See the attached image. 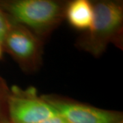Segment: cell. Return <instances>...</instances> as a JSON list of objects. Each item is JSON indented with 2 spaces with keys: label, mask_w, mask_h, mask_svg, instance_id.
Here are the masks:
<instances>
[{
  "label": "cell",
  "mask_w": 123,
  "mask_h": 123,
  "mask_svg": "<svg viewBox=\"0 0 123 123\" xmlns=\"http://www.w3.org/2000/svg\"><path fill=\"white\" fill-rule=\"evenodd\" d=\"M8 114L10 123H41L59 115L35 88L17 86L10 88Z\"/></svg>",
  "instance_id": "obj_4"
},
{
  "label": "cell",
  "mask_w": 123,
  "mask_h": 123,
  "mask_svg": "<svg viewBox=\"0 0 123 123\" xmlns=\"http://www.w3.org/2000/svg\"><path fill=\"white\" fill-rule=\"evenodd\" d=\"M94 19L90 28L77 38L79 49L99 57L110 44L123 49V4L122 1H93Z\"/></svg>",
  "instance_id": "obj_1"
},
{
  "label": "cell",
  "mask_w": 123,
  "mask_h": 123,
  "mask_svg": "<svg viewBox=\"0 0 123 123\" xmlns=\"http://www.w3.org/2000/svg\"><path fill=\"white\" fill-rule=\"evenodd\" d=\"M12 22L10 21L6 14L0 9V42L2 41L8 33Z\"/></svg>",
  "instance_id": "obj_8"
},
{
  "label": "cell",
  "mask_w": 123,
  "mask_h": 123,
  "mask_svg": "<svg viewBox=\"0 0 123 123\" xmlns=\"http://www.w3.org/2000/svg\"><path fill=\"white\" fill-rule=\"evenodd\" d=\"M4 48H3V46H2V44L0 42V60L3 57V52H4Z\"/></svg>",
  "instance_id": "obj_10"
},
{
  "label": "cell",
  "mask_w": 123,
  "mask_h": 123,
  "mask_svg": "<svg viewBox=\"0 0 123 123\" xmlns=\"http://www.w3.org/2000/svg\"><path fill=\"white\" fill-rule=\"evenodd\" d=\"M64 19L73 28L86 31L92 25L94 19L93 1L73 0L68 1L64 11Z\"/></svg>",
  "instance_id": "obj_6"
},
{
  "label": "cell",
  "mask_w": 123,
  "mask_h": 123,
  "mask_svg": "<svg viewBox=\"0 0 123 123\" xmlns=\"http://www.w3.org/2000/svg\"><path fill=\"white\" fill-rule=\"evenodd\" d=\"M1 44L23 72L33 74L42 66L44 41L25 27L12 23Z\"/></svg>",
  "instance_id": "obj_3"
},
{
  "label": "cell",
  "mask_w": 123,
  "mask_h": 123,
  "mask_svg": "<svg viewBox=\"0 0 123 123\" xmlns=\"http://www.w3.org/2000/svg\"><path fill=\"white\" fill-rule=\"evenodd\" d=\"M41 123H70L68 120H66V119L64 118L63 117H62L61 116L58 115L56 116L52 117L51 118L47 119V120H45L44 122Z\"/></svg>",
  "instance_id": "obj_9"
},
{
  "label": "cell",
  "mask_w": 123,
  "mask_h": 123,
  "mask_svg": "<svg viewBox=\"0 0 123 123\" xmlns=\"http://www.w3.org/2000/svg\"><path fill=\"white\" fill-rule=\"evenodd\" d=\"M10 88L5 80L0 77V123H10L8 114V100Z\"/></svg>",
  "instance_id": "obj_7"
},
{
  "label": "cell",
  "mask_w": 123,
  "mask_h": 123,
  "mask_svg": "<svg viewBox=\"0 0 123 123\" xmlns=\"http://www.w3.org/2000/svg\"><path fill=\"white\" fill-rule=\"evenodd\" d=\"M42 96L70 123H123V113L120 111L98 108L55 94Z\"/></svg>",
  "instance_id": "obj_5"
},
{
  "label": "cell",
  "mask_w": 123,
  "mask_h": 123,
  "mask_svg": "<svg viewBox=\"0 0 123 123\" xmlns=\"http://www.w3.org/2000/svg\"><path fill=\"white\" fill-rule=\"evenodd\" d=\"M68 1L57 0L0 1V9L13 23L20 25L44 42L64 20Z\"/></svg>",
  "instance_id": "obj_2"
}]
</instances>
